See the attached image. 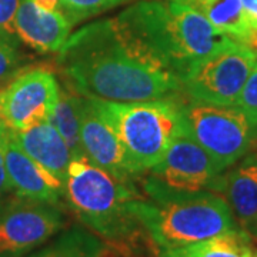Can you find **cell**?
Returning a JSON list of instances; mask_svg holds the SVG:
<instances>
[{
  "instance_id": "cell-1",
  "label": "cell",
  "mask_w": 257,
  "mask_h": 257,
  "mask_svg": "<svg viewBox=\"0 0 257 257\" xmlns=\"http://www.w3.org/2000/svg\"><path fill=\"white\" fill-rule=\"evenodd\" d=\"M56 63L64 82L86 97L139 101L182 94L180 82L116 18L77 29L57 52Z\"/></svg>"
},
{
  "instance_id": "cell-2",
  "label": "cell",
  "mask_w": 257,
  "mask_h": 257,
  "mask_svg": "<svg viewBox=\"0 0 257 257\" xmlns=\"http://www.w3.org/2000/svg\"><path fill=\"white\" fill-rule=\"evenodd\" d=\"M116 19L180 83L193 66L234 40L196 10L167 0H138Z\"/></svg>"
},
{
  "instance_id": "cell-3",
  "label": "cell",
  "mask_w": 257,
  "mask_h": 257,
  "mask_svg": "<svg viewBox=\"0 0 257 257\" xmlns=\"http://www.w3.org/2000/svg\"><path fill=\"white\" fill-rule=\"evenodd\" d=\"M143 193L86 156L72 159L64 180V203L84 227L110 248L132 251L149 237L138 216Z\"/></svg>"
},
{
  "instance_id": "cell-4",
  "label": "cell",
  "mask_w": 257,
  "mask_h": 257,
  "mask_svg": "<svg viewBox=\"0 0 257 257\" xmlns=\"http://www.w3.org/2000/svg\"><path fill=\"white\" fill-rule=\"evenodd\" d=\"M138 216L159 250L192 244L237 227L229 204L210 190H179L147 175Z\"/></svg>"
},
{
  "instance_id": "cell-5",
  "label": "cell",
  "mask_w": 257,
  "mask_h": 257,
  "mask_svg": "<svg viewBox=\"0 0 257 257\" xmlns=\"http://www.w3.org/2000/svg\"><path fill=\"white\" fill-rule=\"evenodd\" d=\"M182 97L114 101L93 99L96 109L119 136L133 169L147 173L184 132Z\"/></svg>"
},
{
  "instance_id": "cell-6",
  "label": "cell",
  "mask_w": 257,
  "mask_h": 257,
  "mask_svg": "<svg viewBox=\"0 0 257 257\" xmlns=\"http://www.w3.org/2000/svg\"><path fill=\"white\" fill-rule=\"evenodd\" d=\"M184 130L204 149L221 172L246 156L256 128L237 106H223L182 97Z\"/></svg>"
},
{
  "instance_id": "cell-7",
  "label": "cell",
  "mask_w": 257,
  "mask_h": 257,
  "mask_svg": "<svg viewBox=\"0 0 257 257\" xmlns=\"http://www.w3.org/2000/svg\"><path fill=\"white\" fill-rule=\"evenodd\" d=\"M257 63V55L239 40L204 57L182 80L187 99L236 106L239 94Z\"/></svg>"
},
{
  "instance_id": "cell-8",
  "label": "cell",
  "mask_w": 257,
  "mask_h": 257,
  "mask_svg": "<svg viewBox=\"0 0 257 257\" xmlns=\"http://www.w3.org/2000/svg\"><path fill=\"white\" fill-rule=\"evenodd\" d=\"M63 206L13 196L0 202V257H23L66 229Z\"/></svg>"
},
{
  "instance_id": "cell-9",
  "label": "cell",
  "mask_w": 257,
  "mask_h": 257,
  "mask_svg": "<svg viewBox=\"0 0 257 257\" xmlns=\"http://www.w3.org/2000/svg\"><path fill=\"white\" fill-rule=\"evenodd\" d=\"M60 84L45 66L20 70L0 89V106L10 130L18 132L50 121Z\"/></svg>"
},
{
  "instance_id": "cell-10",
  "label": "cell",
  "mask_w": 257,
  "mask_h": 257,
  "mask_svg": "<svg viewBox=\"0 0 257 257\" xmlns=\"http://www.w3.org/2000/svg\"><path fill=\"white\" fill-rule=\"evenodd\" d=\"M220 169L184 130L149 175L179 190H217Z\"/></svg>"
},
{
  "instance_id": "cell-11",
  "label": "cell",
  "mask_w": 257,
  "mask_h": 257,
  "mask_svg": "<svg viewBox=\"0 0 257 257\" xmlns=\"http://www.w3.org/2000/svg\"><path fill=\"white\" fill-rule=\"evenodd\" d=\"M80 140L84 155L93 165L128 182L140 177L130 163L114 128L96 109L92 97L86 96H82L80 107Z\"/></svg>"
},
{
  "instance_id": "cell-12",
  "label": "cell",
  "mask_w": 257,
  "mask_h": 257,
  "mask_svg": "<svg viewBox=\"0 0 257 257\" xmlns=\"http://www.w3.org/2000/svg\"><path fill=\"white\" fill-rule=\"evenodd\" d=\"M6 169L12 192L16 196L63 206V183L22 150L13 139L12 130L6 146Z\"/></svg>"
},
{
  "instance_id": "cell-13",
  "label": "cell",
  "mask_w": 257,
  "mask_h": 257,
  "mask_svg": "<svg viewBox=\"0 0 257 257\" xmlns=\"http://www.w3.org/2000/svg\"><path fill=\"white\" fill-rule=\"evenodd\" d=\"M72 28L62 12L42 9L33 0H20L16 15L18 36L39 53H57L70 36Z\"/></svg>"
},
{
  "instance_id": "cell-14",
  "label": "cell",
  "mask_w": 257,
  "mask_h": 257,
  "mask_svg": "<svg viewBox=\"0 0 257 257\" xmlns=\"http://www.w3.org/2000/svg\"><path fill=\"white\" fill-rule=\"evenodd\" d=\"M226 200L241 229L257 223V153H250L221 175L216 190Z\"/></svg>"
},
{
  "instance_id": "cell-15",
  "label": "cell",
  "mask_w": 257,
  "mask_h": 257,
  "mask_svg": "<svg viewBox=\"0 0 257 257\" xmlns=\"http://www.w3.org/2000/svg\"><path fill=\"white\" fill-rule=\"evenodd\" d=\"M12 135L28 156L43 166L64 186L67 169L73 155L64 139L50 121H42L18 132L12 130Z\"/></svg>"
},
{
  "instance_id": "cell-16",
  "label": "cell",
  "mask_w": 257,
  "mask_h": 257,
  "mask_svg": "<svg viewBox=\"0 0 257 257\" xmlns=\"http://www.w3.org/2000/svg\"><path fill=\"white\" fill-rule=\"evenodd\" d=\"M251 236L240 226L183 247L159 250V257H253Z\"/></svg>"
},
{
  "instance_id": "cell-17",
  "label": "cell",
  "mask_w": 257,
  "mask_h": 257,
  "mask_svg": "<svg viewBox=\"0 0 257 257\" xmlns=\"http://www.w3.org/2000/svg\"><path fill=\"white\" fill-rule=\"evenodd\" d=\"M110 247L83 224L62 230L52 241L23 257H109Z\"/></svg>"
},
{
  "instance_id": "cell-18",
  "label": "cell",
  "mask_w": 257,
  "mask_h": 257,
  "mask_svg": "<svg viewBox=\"0 0 257 257\" xmlns=\"http://www.w3.org/2000/svg\"><path fill=\"white\" fill-rule=\"evenodd\" d=\"M187 6L207 19L217 30L244 43L250 22L240 0H167Z\"/></svg>"
},
{
  "instance_id": "cell-19",
  "label": "cell",
  "mask_w": 257,
  "mask_h": 257,
  "mask_svg": "<svg viewBox=\"0 0 257 257\" xmlns=\"http://www.w3.org/2000/svg\"><path fill=\"white\" fill-rule=\"evenodd\" d=\"M80 107L82 94L63 82L59 90V97L56 101L55 110L52 113L50 123L64 139L73 157L86 156L80 140Z\"/></svg>"
},
{
  "instance_id": "cell-20",
  "label": "cell",
  "mask_w": 257,
  "mask_h": 257,
  "mask_svg": "<svg viewBox=\"0 0 257 257\" xmlns=\"http://www.w3.org/2000/svg\"><path fill=\"white\" fill-rule=\"evenodd\" d=\"M133 2L138 0H60V12L74 26L93 16Z\"/></svg>"
},
{
  "instance_id": "cell-21",
  "label": "cell",
  "mask_w": 257,
  "mask_h": 257,
  "mask_svg": "<svg viewBox=\"0 0 257 257\" xmlns=\"http://www.w3.org/2000/svg\"><path fill=\"white\" fill-rule=\"evenodd\" d=\"M20 0H0V40L19 49L20 39L16 32V15Z\"/></svg>"
},
{
  "instance_id": "cell-22",
  "label": "cell",
  "mask_w": 257,
  "mask_h": 257,
  "mask_svg": "<svg viewBox=\"0 0 257 257\" xmlns=\"http://www.w3.org/2000/svg\"><path fill=\"white\" fill-rule=\"evenodd\" d=\"M236 106L246 114L251 126L257 130V63L240 92Z\"/></svg>"
},
{
  "instance_id": "cell-23",
  "label": "cell",
  "mask_w": 257,
  "mask_h": 257,
  "mask_svg": "<svg viewBox=\"0 0 257 257\" xmlns=\"http://www.w3.org/2000/svg\"><path fill=\"white\" fill-rule=\"evenodd\" d=\"M23 56L19 49L0 40V86L12 80L22 70Z\"/></svg>"
},
{
  "instance_id": "cell-24",
  "label": "cell",
  "mask_w": 257,
  "mask_h": 257,
  "mask_svg": "<svg viewBox=\"0 0 257 257\" xmlns=\"http://www.w3.org/2000/svg\"><path fill=\"white\" fill-rule=\"evenodd\" d=\"M10 128L8 127L3 133H0V202L12 193L8 169H6V146L9 139Z\"/></svg>"
},
{
  "instance_id": "cell-25",
  "label": "cell",
  "mask_w": 257,
  "mask_h": 257,
  "mask_svg": "<svg viewBox=\"0 0 257 257\" xmlns=\"http://www.w3.org/2000/svg\"><path fill=\"white\" fill-rule=\"evenodd\" d=\"M240 2L250 22V26L251 28L257 26V0H240Z\"/></svg>"
},
{
  "instance_id": "cell-26",
  "label": "cell",
  "mask_w": 257,
  "mask_h": 257,
  "mask_svg": "<svg viewBox=\"0 0 257 257\" xmlns=\"http://www.w3.org/2000/svg\"><path fill=\"white\" fill-rule=\"evenodd\" d=\"M244 45L247 47H250V49L257 55V26L250 29V33H248V36L246 37V40H244Z\"/></svg>"
},
{
  "instance_id": "cell-27",
  "label": "cell",
  "mask_w": 257,
  "mask_h": 257,
  "mask_svg": "<svg viewBox=\"0 0 257 257\" xmlns=\"http://www.w3.org/2000/svg\"><path fill=\"white\" fill-rule=\"evenodd\" d=\"M2 87H3V86H0V89H2ZM6 128H8V124H6V120H5L3 111H2V106H0V133H3Z\"/></svg>"
},
{
  "instance_id": "cell-28",
  "label": "cell",
  "mask_w": 257,
  "mask_h": 257,
  "mask_svg": "<svg viewBox=\"0 0 257 257\" xmlns=\"http://www.w3.org/2000/svg\"><path fill=\"white\" fill-rule=\"evenodd\" d=\"M246 231H247V233L250 234V236H251V237H254V239L257 240V223H256V224H253L251 227H248Z\"/></svg>"
},
{
  "instance_id": "cell-29",
  "label": "cell",
  "mask_w": 257,
  "mask_h": 257,
  "mask_svg": "<svg viewBox=\"0 0 257 257\" xmlns=\"http://www.w3.org/2000/svg\"><path fill=\"white\" fill-rule=\"evenodd\" d=\"M253 257H257V248H254V251H253Z\"/></svg>"
}]
</instances>
